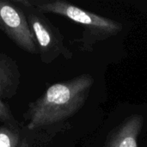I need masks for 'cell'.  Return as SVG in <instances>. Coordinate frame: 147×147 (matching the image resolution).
<instances>
[{
	"mask_svg": "<svg viewBox=\"0 0 147 147\" xmlns=\"http://www.w3.org/2000/svg\"><path fill=\"white\" fill-rule=\"evenodd\" d=\"M94 78L83 74L71 80L51 85L44 94L28 105L23 115L29 131L57 124L76 114L84 104Z\"/></svg>",
	"mask_w": 147,
	"mask_h": 147,
	"instance_id": "1",
	"label": "cell"
},
{
	"mask_svg": "<svg viewBox=\"0 0 147 147\" xmlns=\"http://www.w3.org/2000/svg\"><path fill=\"white\" fill-rule=\"evenodd\" d=\"M16 1L25 12L28 22L35 38L41 61L49 64L60 55L70 59L71 53L65 46L61 33L45 16V13L29 4L28 0Z\"/></svg>",
	"mask_w": 147,
	"mask_h": 147,
	"instance_id": "2",
	"label": "cell"
},
{
	"mask_svg": "<svg viewBox=\"0 0 147 147\" xmlns=\"http://www.w3.org/2000/svg\"><path fill=\"white\" fill-rule=\"evenodd\" d=\"M29 4L43 13H53L67 17L68 19L82 24L95 35L103 39L115 35L122 29L121 23L101 16L99 15L84 10L75 5L64 1H30Z\"/></svg>",
	"mask_w": 147,
	"mask_h": 147,
	"instance_id": "3",
	"label": "cell"
},
{
	"mask_svg": "<svg viewBox=\"0 0 147 147\" xmlns=\"http://www.w3.org/2000/svg\"><path fill=\"white\" fill-rule=\"evenodd\" d=\"M0 29L23 51L32 54L39 53L25 12L16 0H0Z\"/></svg>",
	"mask_w": 147,
	"mask_h": 147,
	"instance_id": "4",
	"label": "cell"
},
{
	"mask_svg": "<svg viewBox=\"0 0 147 147\" xmlns=\"http://www.w3.org/2000/svg\"><path fill=\"white\" fill-rule=\"evenodd\" d=\"M21 73L16 61L0 53V122L7 126H19L8 105L18 90Z\"/></svg>",
	"mask_w": 147,
	"mask_h": 147,
	"instance_id": "5",
	"label": "cell"
},
{
	"mask_svg": "<svg viewBox=\"0 0 147 147\" xmlns=\"http://www.w3.org/2000/svg\"><path fill=\"white\" fill-rule=\"evenodd\" d=\"M142 126V116H130L111 133L104 147H138V138Z\"/></svg>",
	"mask_w": 147,
	"mask_h": 147,
	"instance_id": "6",
	"label": "cell"
},
{
	"mask_svg": "<svg viewBox=\"0 0 147 147\" xmlns=\"http://www.w3.org/2000/svg\"><path fill=\"white\" fill-rule=\"evenodd\" d=\"M34 145L20 125L0 127V147H34Z\"/></svg>",
	"mask_w": 147,
	"mask_h": 147,
	"instance_id": "7",
	"label": "cell"
}]
</instances>
